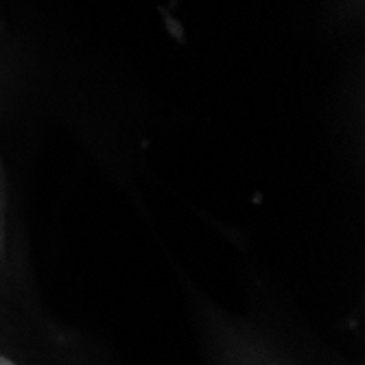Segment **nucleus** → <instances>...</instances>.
I'll use <instances>...</instances> for the list:
<instances>
[{
	"label": "nucleus",
	"instance_id": "2",
	"mask_svg": "<svg viewBox=\"0 0 365 365\" xmlns=\"http://www.w3.org/2000/svg\"><path fill=\"white\" fill-rule=\"evenodd\" d=\"M0 365H18L11 356H7V354H0Z\"/></svg>",
	"mask_w": 365,
	"mask_h": 365
},
{
	"label": "nucleus",
	"instance_id": "1",
	"mask_svg": "<svg viewBox=\"0 0 365 365\" xmlns=\"http://www.w3.org/2000/svg\"><path fill=\"white\" fill-rule=\"evenodd\" d=\"M5 256V199H3V186H0V262Z\"/></svg>",
	"mask_w": 365,
	"mask_h": 365
}]
</instances>
